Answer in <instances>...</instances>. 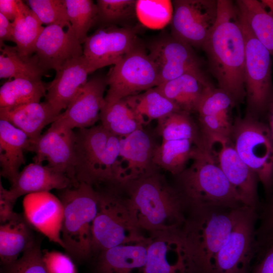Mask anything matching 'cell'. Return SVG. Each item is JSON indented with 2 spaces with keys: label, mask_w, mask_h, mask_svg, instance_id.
<instances>
[{
  "label": "cell",
  "mask_w": 273,
  "mask_h": 273,
  "mask_svg": "<svg viewBox=\"0 0 273 273\" xmlns=\"http://www.w3.org/2000/svg\"><path fill=\"white\" fill-rule=\"evenodd\" d=\"M191 160L189 166L174 176V187L188 211L246 206L204 144L196 147Z\"/></svg>",
  "instance_id": "3957f363"
},
{
  "label": "cell",
  "mask_w": 273,
  "mask_h": 273,
  "mask_svg": "<svg viewBox=\"0 0 273 273\" xmlns=\"http://www.w3.org/2000/svg\"><path fill=\"white\" fill-rule=\"evenodd\" d=\"M26 2L42 24L63 28L71 25L65 0H28Z\"/></svg>",
  "instance_id": "ab89813d"
},
{
  "label": "cell",
  "mask_w": 273,
  "mask_h": 273,
  "mask_svg": "<svg viewBox=\"0 0 273 273\" xmlns=\"http://www.w3.org/2000/svg\"><path fill=\"white\" fill-rule=\"evenodd\" d=\"M135 3L134 0H98L96 22L102 26L122 23L135 15Z\"/></svg>",
  "instance_id": "f35d334b"
},
{
  "label": "cell",
  "mask_w": 273,
  "mask_h": 273,
  "mask_svg": "<svg viewBox=\"0 0 273 273\" xmlns=\"http://www.w3.org/2000/svg\"><path fill=\"white\" fill-rule=\"evenodd\" d=\"M149 242L143 235L100 252L97 273H145Z\"/></svg>",
  "instance_id": "603a6c76"
},
{
  "label": "cell",
  "mask_w": 273,
  "mask_h": 273,
  "mask_svg": "<svg viewBox=\"0 0 273 273\" xmlns=\"http://www.w3.org/2000/svg\"><path fill=\"white\" fill-rule=\"evenodd\" d=\"M231 141L267 194L273 184V139L268 124L246 113L234 120Z\"/></svg>",
  "instance_id": "52a82bcc"
},
{
  "label": "cell",
  "mask_w": 273,
  "mask_h": 273,
  "mask_svg": "<svg viewBox=\"0 0 273 273\" xmlns=\"http://www.w3.org/2000/svg\"><path fill=\"white\" fill-rule=\"evenodd\" d=\"M16 200L10 195L9 190L5 189L2 182L0 184V222H6L17 215L14 211Z\"/></svg>",
  "instance_id": "f6af8a7d"
},
{
  "label": "cell",
  "mask_w": 273,
  "mask_h": 273,
  "mask_svg": "<svg viewBox=\"0 0 273 273\" xmlns=\"http://www.w3.org/2000/svg\"><path fill=\"white\" fill-rule=\"evenodd\" d=\"M238 209L188 211L180 234L194 273H215L217 255L234 226Z\"/></svg>",
  "instance_id": "5b68a950"
},
{
  "label": "cell",
  "mask_w": 273,
  "mask_h": 273,
  "mask_svg": "<svg viewBox=\"0 0 273 273\" xmlns=\"http://www.w3.org/2000/svg\"><path fill=\"white\" fill-rule=\"evenodd\" d=\"M156 132L162 141L189 140L198 146L203 142L198 124L190 114L183 111L172 112L157 120Z\"/></svg>",
  "instance_id": "d590c367"
},
{
  "label": "cell",
  "mask_w": 273,
  "mask_h": 273,
  "mask_svg": "<svg viewBox=\"0 0 273 273\" xmlns=\"http://www.w3.org/2000/svg\"><path fill=\"white\" fill-rule=\"evenodd\" d=\"M100 120L105 129L119 137L126 136L143 128L142 123L125 99L113 104H105L101 111Z\"/></svg>",
  "instance_id": "836d02e7"
},
{
  "label": "cell",
  "mask_w": 273,
  "mask_h": 273,
  "mask_svg": "<svg viewBox=\"0 0 273 273\" xmlns=\"http://www.w3.org/2000/svg\"><path fill=\"white\" fill-rule=\"evenodd\" d=\"M197 146L189 140L162 142L155 149L153 162L158 168L175 176L186 168Z\"/></svg>",
  "instance_id": "4dcf8cb0"
},
{
  "label": "cell",
  "mask_w": 273,
  "mask_h": 273,
  "mask_svg": "<svg viewBox=\"0 0 273 273\" xmlns=\"http://www.w3.org/2000/svg\"><path fill=\"white\" fill-rule=\"evenodd\" d=\"M59 114L46 101L0 108V119L8 121L24 132L32 145L40 136L43 128L52 124Z\"/></svg>",
  "instance_id": "d4e9b609"
},
{
  "label": "cell",
  "mask_w": 273,
  "mask_h": 273,
  "mask_svg": "<svg viewBox=\"0 0 273 273\" xmlns=\"http://www.w3.org/2000/svg\"><path fill=\"white\" fill-rule=\"evenodd\" d=\"M121 189L140 230L151 235L180 230L187 209L177 190L159 171L131 181Z\"/></svg>",
  "instance_id": "7a4b0ae2"
},
{
  "label": "cell",
  "mask_w": 273,
  "mask_h": 273,
  "mask_svg": "<svg viewBox=\"0 0 273 273\" xmlns=\"http://www.w3.org/2000/svg\"><path fill=\"white\" fill-rule=\"evenodd\" d=\"M19 0H0V13L11 22L18 12Z\"/></svg>",
  "instance_id": "7dc6e473"
},
{
  "label": "cell",
  "mask_w": 273,
  "mask_h": 273,
  "mask_svg": "<svg viewBox=\"0 0 273 273\" xmlns=\"http://www.w3.org/2000/svg\"><path fill=\"white\" fill-rule=\"evenodd\" d=\"M211 86L204 74L188 73L161 83L155 88L180 111L191 114L197 112L204 93Z\"/></svg>",
  "instance_id": "4316f807"
},
{
  "label": "cell",
  "mask_w": 273,
  "mask_h": 273,
  "mask_svg": "<svg viewBox=\"0 0 273 273\" xmlns=\"http://www.w3.org/2000/svg\"><path fill=\"white\" fill-rule=\"evenodd\" d=\"M34 54L44 72L56 71L69 60L83 55V48L71 25L65 31L56 25L44 27L36 42Z\"/></svg>",
  "instance_id": "d6986e66"
},
{
  "label": "cell",
  "mask_w": 273,
  "mask_h": 273,
  "mask_svg": "<svg viewBox=\"0 0 273 273\" xmlns=\"http://www.w3.org/2000/svg\"><path fill=\"white\" fill-rule=\"evenodd\" d=\"M261 2L264 6H266L269 9L270 13L273 15V0H262Z\"/></svg>",
  "instance_id": "f907efd6"
},
{
  "label": "cell",
  "mask_w": 273,
  "mask_h": 273,
  "mask_svg": "<svg viewBox=\"0 0 273 273\" xmlns=\"http://www.w3.org/2000/svg\"><path fill=\"white\" fill-rule=\"evenodd\" d=\"M173 14L172 2L169 0H137L135 15L144 26L160 29L171 23Z\"/></svg>",
  "instance_id": "8d00e7d4"
},
{
  "label": "cell",
  "mask_w": 273,
  "mask_h": 273,
  "mask_svg": "<svg viewBox=\"0 0 273 273\" xmlns=\"http://www.w3.org/2000/svg\"><path fill=\"white\" fill-rule=\"evenodd\" d=\"M1 46L0 78L41 80L45 72L40 68L36 55H21L17 47Z\"/></svg>",
  "instance_id": "f1b7e54d"
},
{
  "label": "cell",
  "mask_w": 273,
  "mask_h": 273,
  "mask_svg": "<svg viewBox=\"0 0 273 273\" xmlns=\"http://www.w3.org/2000/svg\"><path fill=\"white\" fill-rule=\"evenodd\" d=\"M106 104H113L159 84L157 67L143 48L137 45L113 65L106 77Z\"/></svg>",
  "instance_id": "8fae6325"
},
{
  "label": "cell",
  "mask_w": 273,
  "mask_h": 273,
  "mask_svg": "<svg viewBox=\"0 0 273 273\" xmlns=\"http://www.w3.org/2000/svg\"><path fill=\"white\" fill-rule=\"evenodd\" d=\"M267 109H268V126L273 139V97L271 99Z\"/></svg>",
  "instance_id": "681fc988"
},
{
  "label": "cell",
  "mask_w": 273,
  "mask_h": 273,
  "mask_svg": "<svg viewBox=\"0 0 273 273\" xmlns=\"http://www.w3.org/2000/svg\"><path fill=\"white\" fill-rule=\"evenodd\" d=\"M74 184L66 175L51 168L34 162L29 163L20 172L16 181L9 189L11 196L15 200L23 195L31 193L59 191Z\"/></svg>",
  "instance_id": "cb8c5ba5"
},
{
  "label": "cell",
  "mask_w": 273,
  "mask_h": 273,
  "mask_svg": "<svg viewBox=\"0 0 273 273\" xmlns=\"http://www.w3.org/2000/svg\"><path fill=\"white\" fill-rule=\"evenodd\" d=\"M46 94V85L41 80L9 79L0 87V108L40 102Z\"/></svg>",
  "instance_id": "e575fe53"
},
{
  "label": "cell",
  "mask_w": 273,
  "mask_h": 273,
  "mask_svg": "<svg viewBox=\"0 0 273 273\" xmlns=\"http://www.w3.org/2000/svg\"><path fill=\"white\" fill-rule=\"evenodd\" d=\"M236 4L252 32L273 57V15L257 0H239Z\"/></svg>",
  "instance_id": "d6a6232c"
},
{
  "label": "cell",
  "mask_w": 273,
  "mask_h": 273,
  "mask_svg": "<svg viewBox=\"0 0 273 273\" xmlns=\"http://www.w3.org/2000/svg\"><path fill=\"white\" fill-rule=\"evenodd\" d=\"M23 216L32 229L63 248L61 238L63 206L59 197L50 192L31 193L22 201Z\"/></svg>",
  "instance_id": "ffe728a7"
},
{
  "label": "cell",
  "mask_w": 273,
  "mask_h": 273,
  "mask_svg": "<svg viewBox=\"0 0 273 273\" xmlns=\"http://www.w3.org/2000/svg\"><path fill=\"white\" fill-rule=\"evenodd\" d=\"M4 273H48L43 263L39 243L35 242L16 261L5 266Z\"/></svg>",
  "instance_id": "7bdbcfd3"
},
{
  "label": "cell",
  "mask_w": 273,
  "mask_h": 273,
  "mask_svg": "<svg viewBox=\"0 0 273 273\" xmlns=\"http://www.w3.org/2000/svg\"><path fill=\"white\" fill-rule=\"evenodd\" d=\"M266 194V200L258 210L256 231L258 249L257 257L273 243V184Z\"/></svg>",
  "instance_id": "60d3db41"
},
{
  "label": "cell",
  "mask_w": 273,
  "mask_h": 273,
  "mask_svg": "<svg viewBox=\"0 0 273 273\" xmlns=\"http://www.w3.org/2000/svg\"><path fill=\"white\" fill-rule=\"evenodd\" d=\"M55 71L54 79L46 85L45 98L60 114L86 84L90 73L83 55L68 61Z\"/></svg>",
  "instance_id": "7402d4cb"
},
{
  "label": "cell",
  "mask_w": 273,
  "mask_h": 273,
  "mask_svg": "<svg viewBox=\"0 0 273 273\" xmlns=\"http://www.w3.org/2000/svg\"><path fill=\"white\" fill-rule=\"evenodd\" d=\"M251 273H273V243L257 258Z\"/></svg>",
  "instance_id": "bcb514c9"
},
{
  "label": "cell",
  "mask_w": 273,
  "mask_h": 273,
  "mask_svg": "<svg viewBox=\"0 0 273 273\" xmlns=\"http://www.w3.org/2000/svg\"><path fill=\"white\" fill-rule=\"evenodd\" d=\"M75 131L55 120L50 128L32 145L30 151L35 153L33 162L47 165L66 175L74 185Z\"/></svg>",
  "instance_id": "9a60e30c"
},
{
  "label": "cell",
  "mask_w": 273,
  "mask_h": 273,
  "mask_svg": "<svg viewBox=\"0 0 273 273\" xmlns=\"http://www.w3.org/2000/svg\"><path fill=\"white\" fill-rule=\"evenodd\" d=\"M42 259L48 273H77L72 258L58 251H42Z\"/></svg>",
  "instance_id": "ee69618b"
},
{
  "label": "cell",
  "mask_w": 273,
  "mask_h": 273,
  "mask_svg": "<svg viewBox=\"0 0 273 273\" xmlns=\"http://www.w3.org/2000/svg\"><path fill=\"white\" fill-rule=\"evenodd\" d=\"M107 86L106 77L96 76L90 79L55 120L72 129L94 126L100 120L101 111L105 104L104 94Z\"/></svg>",
  "instance_id": "44dd1931"
},
{
  "label": "cell",
  "mask_w": 273,
  "mask_h": 273,
  "mask_svg": "<svg viewBox=\"0 0 273 273\" xmlns=\"http://www.w3.org/2000/svg\"><path fill=\"white\" fill-rule=\"evenodd\" d=\"M157 145L144 129L137 130L121 137L119 146L120 187L158 171L153 162Z\"/></svg>",
  "instance_id": "e0dca14e"
},
{
  "label": "cell",
  "mask_w": 273,
  "mask_h": 273,
  "mask_svg": "<svg viewBox=\"0 0 273 273\" xmlns=\"http://www.w3.org/2000/svg\"><path fill=\"white\" fill-rule=\"evenodd\" d=\"M32 228L23 215L18 214L0 225V259L7 266L15 261L35 243Z\"/></svg>",
  "instance_id": "83f0119b"
},
{
  "label": "cell",
  "mask_w": 273,
  "mask_h": 273,
  "mask_svg": "<svg viewBox=\"0 0 273 273\" xmlns=\"http://www.w3.org/2000/svg\"><path fill=\"white\" fill-rule=\"evenodd\" d=\"M234 105L233 100L226 92L213 85L205 90L199 104L197 112L199 117L211 115L230 110Z\"/></svg>",
  "instance_id": "b9f144b4"
},
{
  "label": "cell",
  "mask_w": 273,
  "mask_h": 273,
  "mask_svg": "<svg viewBox=\"0 0 273 273\" xmlns=\"http://www.w3.org/2000/svg\"><path fill=\"white\" fill-rule=\"evenodd\" d=\"M149 50L158 70L159 84L185 74H204L193 48L171 35L156 39Z\"/></svg>",
  "instance_id": "2e32d148"
},
{
  "label": "cell",
  "mask_w": 273,
  "mask_h": 273,
  "mask_svg": "<svg viewBox=\"0 0 273 273\" xmlns=\"http://www.w3.org/2000/svg\"><path fill=\"white\" fill-rule=\"evenodd\" d=\"M180 230L150 235L145 273H194Z\"/></svg>",
  "instance_id": "ac0fdd59"
},
{
  "label": "cell",
  "mask_w": 273,
  "mask_h": 273,
  "mask_svg": "<svg viewBox=\"0 0 273 273\" xmlns=\"http://www.w3.org/2000/svg\"><path fill=\"white\" fill-rule=\"evenodd\" d=\"M121 137L101 124L75 131V177L96 189L120 187L119 146Z\"/></svg>",
  "instance_id": "277c9868"
},
{
  "label": "cell",
  "mask_w": 273,
  "mask_h": 273,
  "mask_svg": "<svg viewBox=\"0 0 273 273\" xmlns=\"http://www.w3.org/2000/svg\"><path fill=\"white\" fill-rule=\"evenodd\" d=\"M171 35L191 47L202 48L217 17V1L175 0Z\"/></svg>",
  "instance_id": "7c38bea8"
},
{
  "label": "cell",
  "mask_w": 273,
  "mask_h": 273,
  "mask_svg": "<svg viewBox=\"0 0 273 273\" xmlns=\"http://www.w3.org/2000/svg\"><path fill=\"white\" fill-rule=\"evenodd\" d=\"M125 99L143 126L153 120H158L172 112L180 111L174 103L164 97L155 87Z\"/></svg>",
  "instance_id": "f546056e"
},
{
  "label": "cell",
  "mask_w": 273,
  "mask_h": 273,
  "mask_svg": "<svg viewBox=\"0 0 273 273\" xmlns=\"http://www.w3.org/2000/svg\"><path fill=\"white\" fill-rule=\"evenodd\" d=\"M133 30L116 25L104 26L87 36L83 47L84 56L90 73L114 65L137 45Z\"/></svg>",
  "instance_id": "4fadbf2b"
},
{
  "label": "cell",
  "mask_w": 273,
  "mask_h": 273,
  "mask_svg": "<svg viewBox=\"0 0 273 273\" xmlns=\"http://www.w3.org/2000/svg\"><path fill=\"white\" fill-rule=\"evenodd\" d=\"M98 190V209L92 229L93 252L100 253L144 235L135 223L120 189Z\"/></svg>",
  "instance_id": "ba28073f"
},
{
  "label": "cell",
  "mask_w": 273,
  "mask_h": 273,
  "mask_svg": "<svg viewBox=\"0 0 273 273\" xmlns=\"http://www.w3.org/2000/svg\"><path fill=\"white\" fill-rule=\"evenodd\" d=\"M4 41L14 42L13 22L0 13V46Z\"/></svg>",
  "instance_id": "c3c4849f"
},
{
  "label": "cell",
  "mask_w": 273,
  "mask_h": 273,
  "mask_svg": "<svg viewBox=\"0 0 273 273\" xmlns=\"http://www.w3.org/2000/svg\"><path fill=\"white\" fill-rule=\"evenodd\" d=\"M239 11L245 42L246 113L258 118L267 109L273 97L271 55L254 35L240 10Z\"/></svg>",
  "instance_id": "9c48e42d"
},
{
  "label": "cell",
  "mask_w": 273,
  "mask_h": 273,
  "mask_svg": "<svg viewBox=\"0 0 273 273\" xmlns=\"http://www.w3.org/2000/svg\"><path fill=\"white\" fill-rule=\"evenodd\" d=\"M204 145L243 203L258 211V177L240 158L231 139L215 140Z\"/></svg>",
  "instance_id": "5bb4252c"
},
{
  "label": "cell",
  "mask_w": 273,
  "mask_h": 273,
  "mask_svg": "<svg viewBox=\"0 0 273 273\" xmlns=\"http://www.w3.org/2000/svg\"><path fill=\"white\" fill-rule=\"evenodd\" d=\"M32 143L27 135L8 121L0 119L1 175L12 185L21 166L25 163L24 151H30Z\"/></svg>",
  "instance_id": "484cf974"
},
{
  "label": "cell",
  "mask_w": 273,
  "mask_h": 273,
  "mask_svg": "<svg viewBox=\"0 0 273 273\" xmlns=\"http://www.w3.org/2000/svg\"><path fill=\"white\" fill-rule=\"evenodd\" d=\"M202 48L218 88L234 104L246 98L245 42L238 6L232 1H217V17Z\"/></svg>",
  "instance_id": "6da1fadb"
},
{
  "label": "cell",
  "mask_w": 273,
  "mask_h": 273,
  "mask_svg": "<svg viewBox=\"0 0 273 273\" xmlns=\"http://www.w3.org/2000/svg\"><path fill=\"white\" fill-rule=\"evenodd\" d=\"M258 210L238 209L234 226L215 260V273H251L258 249L256 231Z\"/></svg>",
  "instance_id": "30bf717a"
},
{
  "label": "cell",
  "mask_w": 273,
  "mask_h": 273,
  "mask_svg": "<svg viewBox=\"0 0 273 273\" xmlns=\"http://www.w3.org/2000/svg\"><path fill=\"white\" fill-rule=\"evenodd\" d=\"M12 22L14 42L19 52L25 56L32 55L44 27L29 7L20 0L18 14Z\"/></svg>",
  "instance_id": "1f68e13d"
},
{
  "label": "cell",
  "mask_w": 273,
  "mask_h": 273,
  "mask_svg": "<svg viewBox=\"0 0 273 273\" xmlns=\"http://www.w3.org/2000/svg\"><path fill=\"white\" fill-rule=\"evenodd\" d=\"M64 209L61 238L67 254L82 261L92 253V229L97 215L99 191L84 183H78L60 191Z\"/></svg>",
  "instance_id": "8992f818"
},
{
  "label": "cell",
  "mask_w": 273,
  "mask_h": 273,
  "mask_svg": "<svg viewBox=\"0 0 273 273\" xmlns=\"http://www.w3.org/2000/svg\"><path fill=\"white\" fill-rule=\"evenodd\" d=\"M70 24L81 44L96 22L97 7L91 0H65Z\"/></svg>",
  "instance_id": "74e56055"
}]
</instances>
